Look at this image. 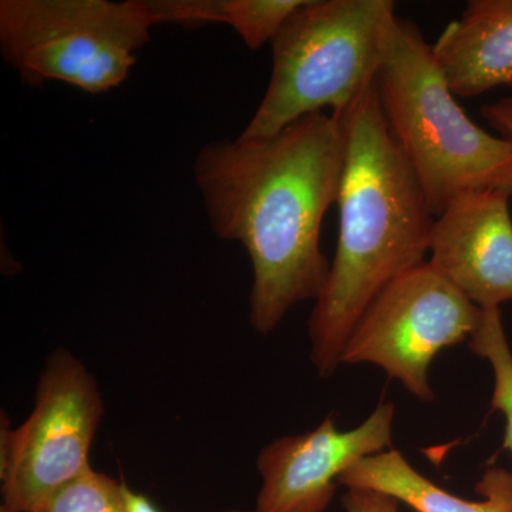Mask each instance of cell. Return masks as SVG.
<instances>
[{
    "mask_svg": "<svg viewBox=\"0 0 512 512\" xmlns=\"http://www.w3.org/2000/svg\"><path fill=\"white\" fill-rule=\"evenodd\" d=\"M39 512H128L123 483L93 468L50 497Z\"/></svg>",
    "mask_w": 512,
    "mask_h": 512,
    "instance_id": "obj_14",
    "label": "cell"
},
{
    "mask_svg": "<svg viewBox=\"0 0 512 512\" xmlns=\"http://www.w3.org/2000/svg\"><path fill=\"white\" fill-rule=\"evenodd\" d=\"M156 25L146 0H2L0 52L26 83L120 86Z\"/></svg>",
    "mask_w": 512,
    "mask_h": 512,
    "instance_id": "obj_5",
    "label": "cell"
},
{
    "mask_svg": "<svg viewBox=\"0 0 512 512\" xmlns=\"http://www.w3.org/2000/svg\"><path fill=\"white\" fill-rule=\"evenodd\" d=\"M376 80L387 127L434 218L467 192L512 198V141L467 116L412 20L397 18Z\"/></svg>",
    "mask_w": 512,
    "mask_h": 512,
    "instance_id": "obj_3",
    "label": "cell"
},
{
    "mask_svg": "<svg viewBox=\"0 0 512 512\" xmlns=\"http://www.w3.org/2000/svg\"><path fill=\"white\" fill-rule=\"evenodd\" d=\"M431 50L454 96L512 87V0H470Z\"/></svg>",
    "mask_w": 512,
    "mask_h": 512,
    "instance_id": "obj_10",
    "label": "cell"
},
{
    "mask_svg": "<svg viewBox=\"0 0 512 512\" xmlns=\"http://www.w3.org/2000/svg\"><path fill=\"white\" fill-rule=\"evenodd\" d=\"M481 116L501 137L512 141V97L485 104L481 107Z\"/></svg>",
    "mask_w": 512,
    "mask_h": 512,
    "instance_id": "obj_16",
    "label": "cell"
},
{
    "mask_svg": "<svg viewBox=\"0 0 512 512\" xmlns=\"http://www.w3.org/2000/svg\"><path fill=\"white\" fill-rule=\"evenodd\" d=\"M481 311L424 262L390 282L357 320L342 363H372L420 399H434L429 370L441 350L471 338Z\"/></svg>",
    "mask_w": 512,
    "mask_h": 512,
    "instance_id": "obj_7",
    "label": "cell"
},
{
    "mask_svg": "<svg viewBox=\"0 0 512 512\" xmlns=\"http://www.w3.org/2000/svg\"><path fill=\"white\" fill-rule=\"evenodd\" d=\"M343 161L342 127L323 111L261 140L212 141L195 158L212 231L251 258L249 320L262 335L323 291L330 264L320 229L338 202Z\"/></svg>",
    "mask_w": 512,
    "mask_h": 512,
    "instance_id": "obj_1",
    "label": "cell"
},
{
    "mask_svg": "<svg viewBox=\"0 0 512 512\" xmlns=\"http://www.w3.org/2000/svg\"><path fill=\"white\" fill-rule=\"evenodd\" d=\"M480 325L471 335L470 349L491 365L494 390L491 406L505 419L504 447L512 454V350L505 335L501 309H481Z\"/></svg>",
    "mask_w": 512,
    "mask_h": 512,
    "instance_id": "obj_13",
    "label": "cell"
},
{
    "mask_svg": "<svg viewBox=\"0 0 512 512\" xmlns=\"http://www.w3.org/2000/svg\"><path fill=\"white\" fill-rule=\"evenodd\" d=\"M104 413L99 386L67 349L47 359L35 407L18 429L2 417L0 512H39L50 497L90 466L89 454Z\"/></svg>",
    "mask_w": 512,
    "mask_h": 512,
    "instance_id": "obj_6",
    "label": "cell"
},
{
    "mask_svg": "<svg viewBox=\"0 0 512 512\" xmlns=\"http://www.w3.org/2000/svg\"><path fill=\"white\" fill-rule=\"evenodd\" d=\"M338 484L379 491L416 512H512V473L505 468H488L476 485L483 500L468 501L414 470L393 448L357 461L339 477Z\"/></svg>",
    "mask_w": 512,
    "mask_h": 512,
    "instance_id": "obj_11",
    "label": "cell"
},
{
    "mask_svg": "<svg viewBox=\"0 0 512 512\" xmlns=\"http://www.w3.org/2000/svg\"><path fill=\"white\" fill-rule=\"evenodd\" d=\"M510 195L471 191L431 229L427 262L480 309L512 302Z\"/></svg>",
    "mask_w": 512,
    "mask_h": 512,
    "instance_id": "obj_9",
    "label": "cell"
},
{
    "mask_svg": "<svg viewBox=\"0 0 512 512\" xmlns=\"http://www.w3.org/2000/svg\"><path fill=\"white\" fill-rule=\"evenodd\" d=\"M394 8L392 0H306L271 42L268 89L238 138L272 137L325 107L350 106L379 74Z\"/></svg>",
    "mask_w": 512,
    "mask_h": 512,
    "instance_id": "obj_4",
    "label": "cell"
},
{
    "mask_svg": "<svg viewBox=\"0 0 512 512\" xmlns=\"http://www.w3.org/2000/svg\"><path fill=\"white\" fill-rule=\"evenodd\" d=\"M342 504L346 512H400L396 498L365 488H349Z\"/></svg>",
    "mask_w": 512,
    "mask_h": 512,
    "instance_id": "obj_15",
    "label": "cell"
},
{
    "mask_svg": "<svg viewBox=\"0 0 512 512\" xmlns=\"http://www.w3.org/2000/svg\"><path fill=\"white\" fill-rule=\"evenodd\" d=\"M124 498H126L128 512H161L156 504L147 497V495L136 493L123 483ZM222 512H255L242 510H228Z\"/></svg>",
    "mask_w": 512,
    "mask_h": 512,
    "instance_id": "obj_17",
    "label": "cell"
},
{
    "mask_svg": "<svg viewBox=\"0 0 512 512\" xmlns=\"http://www.w3.org/2000/svg\"><path fill=\"white\" fill-rule=\"evenodd\" d=\"M394 404L382 402L365 423L340 431L328 416L315 430L262 448L256 468L262 487L255 512H325L339 477L362 458L392 447Z\"/></svg>",
    "mask_w": 512,
    "mask_h": 512,
    "instance_id": "obj_8",
    "label": "cell"
},
{
    "mask_svg": "<svg viewBox=\"0 0 512 512\" xmlns=\"http://www.w3.org/2000/svg\"><path fill=\"white\" fill-rule=\"evenodd\" d=\"M332 114L342 127L345 161L336 202L338 244L308 322L311 360L320 377L342 365L350 332L373 299L427 262L436 220L387 127L377 80Z\"/></svg>",
    "mask_w": 512,
    "mask_h": 512,
    "instance_id": "obj_2",
    "label": "cell"
},
{
    "mask_svg": "<svg viewBox=\"0 0 512 512\" xmlns=\"http://www.w3.org/2000/svg\"><path fill=\"white\" fill-rule=\"evenodd\" d=\"M306 0H202V23L231 26L251 50L271 43Z\"/></svg>",
    "mask_w": 512,
    "mask_h": 512,
    "instance_id": "obj_12",
    "label": "cell"
}]
</instances>
